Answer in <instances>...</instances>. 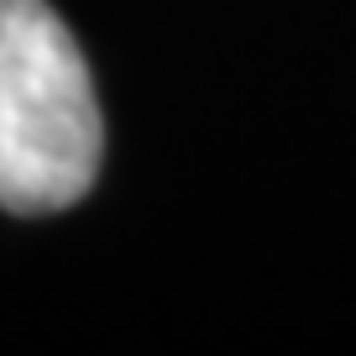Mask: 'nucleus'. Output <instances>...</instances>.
Returning <instances> with one entry per match:
<instances>
[{
	"label": "nucleus",
	"instance_id": "obj_1",
	"mask_svg": "<svg viewBox=\"0 0 356 356\" xmlns=\"http://www.w3.org/2000/svg\"><path fill=\"white\" fill-rule=\"evenodd\" d=\"M100 157L105 121L74 32L47 0H0V210H68Z\"/></svg>",
	"mask_w": 356,
	"mask_h": 356
}]
</instances>
